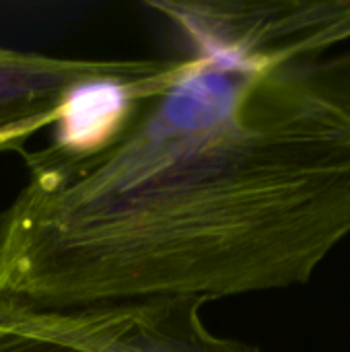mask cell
Instances as JSON below:
<instances>
[{
	"label": "cell",
	"instance_id": "4",
	"mask_svg": "<svg viewBox=\"0 0 350 352\" xmlns=\"http://www.w3.org/2000/svg\"><path fill=\"white\" fill-rule=\"evenodd\" d=\"M0 352H80L17 328H10L0 322Z\"/></svg>",
	"mask_w": 350,
	"mask_h": 352
},
{
	"label": "cell",
	"instance_id": "3",
	"mask_svg": "<svg viewBox=\"0 0 350 352\" xmlns=\"http://www.w3.org/2000/svg\"><path fill=\"white\" fill-rule=\"evenodd\" d=\"M169 64L155 58H68L0 47V151H21L35 132L60 124L83 91L136 85Z\"/></svg>",
	"mask_w": 350,
	"mask_h": 352
},
{
	"label": "cell",
	"instance_id": "1",
	"mask_svg": "<svg viewBox=\"0 0 350 352\" xmlns=\"http://www.w3.org/2000/svg\"><path fill=\"white\" fill-rule=\"evenodd\" d=\"M188 54L107 136L21 148L0 314L307 285L350 235V0H146Z\"/></svg>",
	"mask_w": 350,
	"mask_h": 352
},
{
	"label": "cell",
	"instance_id": "2",
	"mask_svg": "<svg viewBox=\"0 0 350 352\" xmlns=\"http://www.w3.org/2000/svg\"><path fill=\"white\" fill-rule=\"evenodd\" d=\"M202 305L136 301L68 314H0V322L80 352H260L212 334L200 318Z\"/></svg>",
	"mask_w": 350,
	"mask_h": 352
}]
</instances>
